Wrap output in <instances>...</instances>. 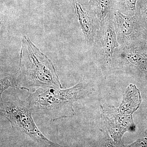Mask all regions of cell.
<instances>
[{
    "label": "cell",
    "mask_w": 147,
    "mask_h": 147,
    "mask_svg": "<svg viewBox=\"0 0 147 147\" xmlns=\"http://www.w3.org/2000/svg\"><path fill=\"white\" fill-rule=\"evenodd\" d=\"M110 11L119 47L125 48L139 47L145 29L137 14L125 15L112 5Z\"/></svg>",
    "instance_id": "4"
},
{
    "label": "cell",
    "mask_w": 147,
    "mask_h": 147,
    "mask_svg": "<svg viewBox=\"0 0 147 147\" xmlns=\"http://www.w3.org/2000/svg\"><path fill=\"white\" fill-rule=\"evenodd\" d=\"M139 47L147 54V30L146 29L143 34L142 41Z\"/></svg>",
    "instance_id": "11"
},
{
    "label": "cell",
    "mask_w": 147,
    "mask_h": 147,
    "mask_svg": "<svg viewBox=\"0 0 147 147\" xmlns=\"http://www.w3.org/2000/svg\"><path fill=\"white\" fill-rule=\"evenodd\" d=\"M89 3L97 13L101 22L110 12L111 7V1L110 0H90Z\"/></svg>",
    "instance_id": "8"
},
{
    "label": "cell",
    "mask_w": 147,
    "mask_h": 147,
    "mask_svg": "<svg viewBox=\"0 0 147 147\" xmlns=\"http://www.w3.org/2000/svg\"><path fill=\"white\" fill-rule=\"evenodd\" d=\"M136 13L144 28L147 30V0H138Z\"/></svg>",
    "instance_id": "9"
},
{
    "label": "cell",
    "mask_w": 147,
    "mask_h": 147,
    "mask_svg": "<svg viewBox=\"0 0 147 147\" xmlns=\"http://www.w3.org/2000/svg\"><path fill=\"white\" fill-rule=\"evenodd\" d=\"M92 88L84 81L70 88H40L31 92L26 100L32 113L55 121L75 115L73 103L88 95Z\"/></svg>",
    "instance_id": "1"
},
{
    "label": "cell",
    "mask_w": 147,
    "mask_h": 147,
    "mask_svg": "<svg viewBox=\"0 0 147 147\" xmlns=\"http://www.w3.org/2000/svg\"><path fill=\"white\" fill-rule=\"evenodd\" d=\"M17 88L33 92L40 88H62L52 61L25 36L22 41Z\"/></svg>",
    "instance_id": "2"
},
{
    "label": "cell",
    "mask_w": 147,
    "mask_h": 147,
    "mask_svg": "<svg viewBox=\"0 0 147 147\" xmlns=\"http://www.w3.org/2000/svg\"><path fill=\"white\" fill-rule=\"evenodd\" d=\"M1 116L7 119L12 127L18 129L39 144L47 147H60L51 142L41 133L35 123L32 112L26 100L18 96H11L9 100L1 99Z\"/></svg>",
    "instance_id": "3"
},
{
    "label": "cell",
    "mask_w": 147,
    "mask_h": 147,
    "mask_svg": "<svg viewBox=\"0 0 147 147\" xmlns=\"http://www.w3.org/2000/svg\"><path fill=\"white\" fill-rule=\"evenodd\" d=\"M93 47L100 56L103 66L111 65L113 54L119 45L117 39L113 17L110 11L100 26L95 38Z\"/></svg>",
    "instance_id": "5"
},
{
    "label": "cell",
    "mask_w": 147,
    "mask_h": 147,
    "mask_svg": "<svg viewBox=\"0 0 147 147\" xmlns=\"http://www.w3.org/2000/svg\"><path fill=\"white\" fill-rule=\"evenodd\" d=\"M9 87L16 88V75H8L4 76L1 79V87H0V95L1 97L4 92L8 89Z\"/></svg>",
    "instance_id": "10"
},
{
    "label": "cell",
    "mask_w": 147,
    "mask_h": 147,
    "mask_svg": "<svg viewBox=\"0 0 147 147\" xmlns=\"http://www.w3.org/2000/svg\"><path fill=\"white\" fill-rule=\"evenodd\" d=\"M138 0H110L111 5L118 9L122 13L128 16L136 13V5Z\"/></svg>",
    "instance_id": "7"
},
{
    "label": "cell",
    "mask_w": 147,
    "mask_h": 147,
    "mask_svg": "<svg viewBox=\"0 0 147 147\" xmlns=\"http://www.w3.org/2000/svg\"><path fill=\"white\" fill-rule=\"evenodd\" d=\"M75 12L84 37L88 45L92 46L100 28V21L90 3L84 4L75 0Z\"/></svg>",
    "instance_id": "6"
}]
</instances>
